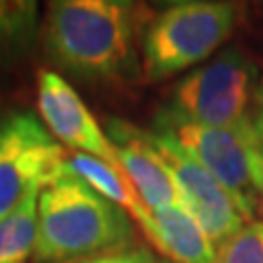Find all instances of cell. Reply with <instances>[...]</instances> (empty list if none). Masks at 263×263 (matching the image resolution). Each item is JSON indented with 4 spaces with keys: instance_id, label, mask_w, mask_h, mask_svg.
<instances>
[{
    "instance_id": "5bb4252c",
    "label": "cell",
    "mask_w": 263,
    "mask_h": 263,
    "mask_svg": "<svg viewBox=\"0 0 263 263\" xmlns=\"http://www.w3.org/2000/svg\"><path fill=\"white\" fill-rule=\"evenodd\" d=\"M215 263H263V221H248L221 241Z\"/></svg>"
},
{
    "instance_id": "ba28073f",
    "label": "cell",
    "mask_w": 263,
    "mask_h": 263,
    "mask_svg": "<svg viewBox=\"0 0 263 263\" xmlns=\"http://www.w3.org/2000/svg\"><path fill=\"white\" fill-rule=\"evenodd\" d=\"M37 110L46 129L70 154H86L119 167L117 152L108 134L81 101L77 90L60 72H37Z\"/></svg>"
},
{
    "instance_id": "8992f818",
    "label": "cell",
    "mask_w": 263,
    "mask_h": 263,
    "mask_svg": "<svg viewBox=\"0 0 263 263\" xmlns=\"http://www.w3.org/2000/svg\"><path fill=\"white\" fill-rule=\"evenodd\" d=\"M68 174L66 149L29 112L0 119V219Z\"/></svg>"
},
{
    "instance_id": "277c9868",
    "label": "cell",
    "mask_w": 263,
    "mask_h": 263,
    "mask_svg": "<svg viewBox=\"0 0 263 263\" xmlns=\"http://www.w3.org/2000/svg\"><path fill=\"white\" fill-rule=\"evenodd\" d=\"M154 129L164 132L230 193L246 221L263 204V138L254 123L243 127H206L160 110Z\"/></svg>"
},
{
    "instance_id": "8fae6325",
    "label": "cell",
    "mask_w": 263,
    "mask_h": 263,
    "mask_svg": "<svg viewBox=\"0 0 263 263\" xmlns=\"http://www.w3.org/2000/svg\"><path fill=\"white\" fill-rule=\"evenodd\" d=\"M68 171L72 176H77L79 180H84L90 189H95L105 200H110L123 211H127V215L143 228L147 217H149V209L141 202V197L136 195L127 176L119 167L108 164L99 158H92V156H86V154H70Z\"/></svg>"
},
{
    "instance_id": "4fadbf2b",
    "label": "cell",
    "mask_w": 263,
    "mask_h": 263,
    "mask_svg": "<svg viewBox=\"0 0 263 263\" xmlns=\"http://www.w3.org/2000/svg\"><path fill=\"white\" fill-rule=\"evenodd\" d=\"M37 197H27L13 213L0 219V263H29L37 237Z\"/></svg>"
},
{
    "instance_id": "9a60e30c",
    "label": "cell",
    "mask_w": 263,
    "mask_h": 263,
    "mask_svg": "<svg viewBox=\"0 0 263 263\" xmlns=\"http://www.w3.org/2000/svg\"><path fill=\"white\" fill-rule=\"evenodd\" d=\"M70 263H158L156 254L152 250H147L145 246H127L123 250H114V252H105L99 257H90V259H79V261H70Z\"/></svg>"
},
{
    "instance_id": "ac0fdd59",
    "label": "cell",
    "mask_w": 263,
    "mask_h": 263,
    "mask_svg": "<svg viewBox=\"0 0 263 263\" xmlns=\"http://www.w3.org/2000/svg\"><path fill=\"white\" fill-rule=\"evenodd\" d=\"M261 209H263V204H261Z\"/></svg>"
},
{
    "instance_id": "30bf717a",
    "label": "cell",
    "mask_w": 263,
    "mask_h": 263,
    "mask_svg": "<svg viewBox=\"0 0 263 263\" xmlns=\"http://www.w3.org/2000/svg\"><path fill=\"white\" fill-rule=\"evenodd\" d=\"M143 230L171 263H215L217 246L180 204L152 209Z\"/></svg>"
},
{
    "instance_id": "6da1fadb",
    "label": "cell",
    "mask_w": 263,
    "mask_h": 263,
    "mask_svg": "<svg viewBox=\"0 0 263 263\" xmlns=\"http://www.w3.org/2000/svg\"><path fill=\"white\" fill-rule=\"evenodd\" d=\"M143 9L125 0H55L42 44L53 66L79 79H117L134 68Z\"/></svg>"
},
{
    "instance_id": "9c48e42d",
    "label": "cell",
    "mask_w": 263,
    "mask_h": 263,
    "mask_svg": "<svg viewBox=\"0 0 263 263\" xmlns=\"http://www.w3.org/2000/svg\"><path fill=\"white\" fill-rule=\"evenodd\" d=\"M108 138L114 145L121 171L127 176L147 209L152 211L169 204L182 206V195L176 186V180L156 149L149 132L134 127L127 121L110 119Z\"/></svg>"
},
{
    "instance_id": "7c38bea8",
    "label": "cell",
    "mask_w": 263,
    "mask_h": 263,
    "mask_svg": "<svg viewBox=\"0 0 263 263\" xmlns=\"http://www.w3.org/2000/svg\"><path fill=\"white\" fill-rule=\"evenodd\" d=\"M37 37V3L0 0V68L24 57Z\"/></svg>"
},
{
    "instance_id": "3957f363",
    "label": "cell",
    "mask_w": 263,
    "mask_h": 263,
    "mask_svg": "<svg viewBox=\"0 0 263 263\" xmlns=\"http://www.w3.org/2000/svg\"><path fill=\"white\" fill-rule=\"evenodd\" d=\"M237 9L217 0L171 3L143 31V79L164 81L200 64L230 37Z\"/></svg>"
},
{
    "instance_id": "5b68a950",
    "label": "cell",
    "mask_w": 263,
    "mask_h": 263,
    "mask_svg": "<svg viewBox=\"0 0 263 263\" xmlns=\"http://www.w3.org/2000/svg\"><path fill=\"white\" fill-rule=\"evenodd\" d=\"M254 97H259L257 66L243 51L228 46L180 79L164 110L197 125L230 129L254 123Z\"/></svg>"
},
{
    "instance_id": "7a4b0ae2",
    "label": "cell",
    "mask_w": 263,
    "mask_h": 263,
    "mask_svg": "<svg viewBox=\"0 0 263 263\" xmlns=\"http://www.w3.org/2000/svg\"><path fill=\"white\" fill-rule=\"evenodd\" d=\"M127 211L70 171L40 191L33 263H70L132 246Z\"/></svg>"
},
{
    "instance_id": "52a82bcc",
    "label": "cell",
    "mask_w": 263,
    "mask_h": 263,
    "mask_svg": "<svg viewBox=\"0 0 263 263\" xmlns=\"http://www.w3.org/2000/svg\"><path fill=\"white\" fill-rule=\"evenodd\" d=\"M149 134L176 180V186L182 195V206L195 217L213 243L219 246L243 224H248L230 193L176 138L158 129H149Z\"/></svg>"
},
{
    "instance_id": "2e32d148",
    "label": "cell",
    "mask_w": 263,
    "mask_h": 263,
    "mask_svg": "<svg viewBox=\"0 0 263 263\" xmlns=\"http://www.w3.org/2000/svg\"><path fill=\"white\" fill-rule=\"evenodd\" d=\"M254 127L263 138V77L259 81V97H257V112H254Z\"/></svg>"
},
{
    "instance_id": "e0dca14e",
    "label": "cell",
    "mask_w": 263,
    "mask_h": 263,
    "mask_svg": "<svg viewBox=\"0 0 263 263\" xmlns=\"http://www.w3.org/2000/svg\"><path fill=\"white\" fill-rule=\"evenodd\" d=\"M158 263H171V261H167V259H158Z\"/></svg>"
}]
</instances>
